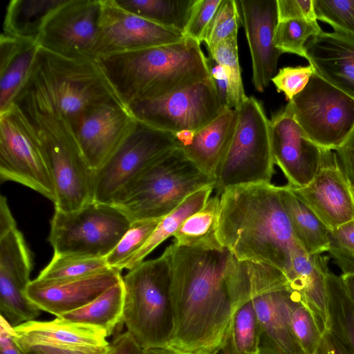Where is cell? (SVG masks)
I'll return each instance as SVG.
<instances>
[{"mask_svg": "<svg viewBox=\"0 0 354 354\" xmlns=\"http://www.w3.org/2000/svg\"><path fill=\"white\" fill-rule=\"evenodd\" d=\"M171 275L173 330L167 348L180 354H217L233 308L225 276L232 253L166 248Z\"/></svg>", "mask_w": 354, "mask_h": 354, "instance_id": "1", "label": "cell"}, {"mask_svg": "<svg viewBox=\"0 0 354 354\" xmlns=\"http://www.w3.org/2000/svg\"><path fill=\"white\" fill-rule=\"evenodd\" d=\"M218 238L239 261L265 263L286 275L297 241L278 186H233L220 195Z\"/></svg>", "mask_w": 354, "mask_h": 354, "instance_id": "2", "label": "cell"}, {"mask_svg": "<svg viewBox=\"0 0 354 354\" xmlns=\"http://www.w3.org/2000/svg\"><path fill=\"white\" fill-rule=\"evenodd\" d=\"M107 103L126 105L97 59L64 57L40 46L13 102L18 108L59 114L72 126L88 111Z\"/></svg>", "mask_w": 354, "mask_h": 354, "instance_id": "3", "label": "cell"}, {"mask_svg": "<svg viewBox=\"0 0 354 354\" xmlns=\"http://www.w3.org/2000/svg\"><path fill=\"white\" fill-rule=\"evenodd\" d=\"M97 59L127 106L167 95L211 77L201 44L187 37L177 43Z\"/></svg>", "mask_w": 354, "mask_h": 354, "instance_id": "4", "label": "cell"}, {"mask_svg": "<svg viewBox=\"0 0 354 354\" xmlns=\"http://www.w3.org/2000/svg\"><path fill=\"white\" fill-rule=\"evenodd\" d=\"M216 179L198 169L178 147L135 177L111 204L132 222L159 219Z\"/></svg>", "mask_w": 354, "mask_h": 354, "instance_id": "5", "label": "cell"}, {"mask_svg": "<svg viewBox=\"0 0 354 354\" xmlns=\"http://www.w3.org/2000/svg\"><path fill=\"white\" fill-rule=\"evenodd\" d=\"M122 322L143 349L167 348L173 330L170 267L167 253L143 261L122 277Z\"/></svg>", "mask_w": 354, "mask_h": 354, "instance_id": "6", "label": "cell"}, {"mask_svg": "<svg viewBox=\"0 0 354 354\" xmlns=\"http://www.w3.org/2000/svg\"><path fill=\"white\" fill-rule=\"evenodd\" d=\"M18 109L33 127L43 149L55 187V209L72 212L93 201L94 171L80 147L70 122L51 112Z\"/></svg>", "mask_w": 354, "mask_h": 354, "instance_id": "7", "label": "cell"}, {"mask_svg": "<svg viewBox=\"0 0 354 354\" xmlns=\"http://www.w3.org/2000/svg\"><path fill=\"white\" fill-rule=\"evenodd\" d=\"M236 110L235 131L215 176L217 195L233 186L271 183L274 173L270 120L261 103L250 96Z\"/></svg>", "mask_w": 354, "mask_h": 354, "instance_id": "8", "label": "cell"}, {"mask_svg": "<svg viewBox=\"0 0 354 354\" xmlns=\"http://www.w3.org/2000/svg\"><path fill=\"white\" fill-rule=\"evenodd\" d=\"M131 224L112 204L93 201L72 212L55 209L48 241L55 254L105 258Z\"/></svg>", "mask_w": 354, "mask_h": 354, "instance_id": "9", "label": "cell"}, {"mask_svg": "<svg viewBox=\"0 0 354 354\" xmlns=\"http://www.w3.org/2000/svg\"><path fill=\"white\" fill-rule=\"evenodd\" d=\"M286 106L306 136L325 149H337L354 129V99L315 73Z\"/></svg>", "mask_w": 354, "mask_h": 354, "instance_id": "10", "label": "cell"}, {"mask_svg": "<svg viewBox=\"0 0 354 354\" xmlns=\"http://www.w3.org/2000/svg\"><path fill=\"white\" fill-rule=\"evenodd\" d=\"M127 106L137 120L174 135L201 130L228 107L221 100L212 77Z\"/></svg>", "mask_w": 354, "mask_h": 354, "instance_id": "11", "label": "cell"}, {"mask_svg": "<svg viewBox=\"0 0 354 354\" xmlns=\"http://www.w3.org/2000/svg\"><path fill=\"white\" fill-rule=\"evenodd\" d=\"M178 147L174 134L137 120L115 151L94 171L93 201L111 204L135 177Z\"/></svg>", "mask_w": 354, "mask_h": 354, "instance_id": "12", "label": "cell"}, {"mask_svg": "<svg viewBox=\"0 0 354 354\" xmlns=\"http://www.w3.org/2000/svg\"><path fill=\"white\" fill-rule=\"evenodd\" d=\"M0 178L22 184L55 201L53 181L39 140L14 104L0 113Z\"/></svg>", "mask_w": 354, "mask_h": 354, "instance_id": "13", "label": "cell"}, {"mask_svg": "<svg viewBox=\"0 0 354 354\" xmlns=\"http://www.w3.org/2000/svg\"><path fill=\"white\" fill-rule=\"evenodd\" d=\"M102 0H64L46 19L40 47L71 58L94 57Z\"/></svg>", "mask_w": 354, "mask_h": 354, "instance_id": "14", "label": "cell"}, {"mask_svg": "<svg viewBox=\"0 0 354 354\" xmlns=\"http://www.w3.org/2000/svg\"><path fill=\"white\" fill-rule=\"evenodd\" d=\"M185 37L120 7L115 0H102L99 34L94 57L179 42Z\"/></svg>", "mask_w": 354, "mask_h": 354, "instance_id": "15", "label": "cell"}, {"mask_svg": "<svg viewBox=\"0 0 354 354\" xmlns=\"http://www.w3.org/2000/svg\"><path fill=\"white\" fill-rule=\"evenodd\" d=\"M32 259L17 228L0 236V312L12 327L35 320L41 310L26 296Z\"/></svg>", "mask_w": 354, "mask_h": 354, "instance_id": "16", "label": "cell"}, {"mask_svg": "<svg viewBox=\"0 0 354 354\" xmlns=\"http://www.w3.org/2000/svg\"><path fill=\"white\" fill-rule=\"evenodd\" d=\"M270 133L274 165L292 187L308 185L319 170L325 149L305 134L286 106L270 120Z\"/></svg>", "mask_w": 354, "mask_h": 354, "instance_id": "17", "label": "cell"}, {"mask_svg": "<svg viewBox=\"0 0 354 354\" xmlns=\"http://www.w3.org/2000/svg\"><path fill=\"white\" fill-rule=\"evenodd\" d=\"M136 122L127 106L107 103L88 111L72 126L80 147L94 171L108 160Z\"/></svg>", "mask_w": 354, "mask_h": 354, "instance_id": "18", "label": "cell"}, {"mask_svg": "<svg viewBox=\"0 0 354 354\" xmlns=\"http://www.w3.org/2000/svg\"><path fill=\"white\" fill-rule=\"evenodd\" d=\"M290 187L330 230L354 219L353 192L332 150L308 185Z\"/></svg>", "mask_w": 354, "mask_h": 354, "instance_id": "19", "label": "cell"}, {"mask_svg": "<svg viewBox=\"0 0 354 354\" xmlns=\"http://www.w3.org/2000/svg\"><path fill=\"white\" fill-rule=\"evenodd\" d=\"M240 19L248 43L252 64V83L263 92L275 75L282 54L274 45L278 22L277 0H239Z\"/></svg>", "mask_w": 354, "mask_h": 354, "instance_id": "20", "label": "cell"}, {"mask_svg": "<svg viewBox=\"0 0 354 354\" xmlns=\"http://www.w3.org/2000/svg\"><path fill=\"white\" fill-rule=\"evenodd\" d=\"M122 279L121 271L115 268L70 279L36 278L30 282L26 294L41 310L57 317L86 305Z\"/></svg>", "mask_w": 354, "mask_h": 354, "instance_id": "21", "label": "cell"}, {"mask_svg": "<svg viewBox=\"0 0 354 354\" xmlns=\"http://www.w3.org/2000/svg\"><path fill=\"white\" fill-rule=\"evenodd\" d=\"M305 52L315 74L354 99V35L322 31L307 41Z\"/></svg>", "mask_w": 354, "mask_h": 354, "instance_id": "22", "label": "cell"}, {"mask_svg": "<svg viewBox=\"0 0 354 354\" xmlns=\"http://www.w3.org/2000/svg\"><path fill=\"white\" fill-rule=\"evenodd\" d=\"M287 286L261 291L251 301L259 332V354H304L291 329Z\"/></svg>", "mask_w": 354, "mask_h": 354, "instance_id": "23", "label": "cell"}, {"mask_svg": "<svg viewBox=\"0 0 354 354\" xmlns=\"http://www.w3.org/2000/svg\"><path fill=\"white\" fill-rule=\"evenodd\" d=\"M13 330V339L17 346L95 348L110 344L102 330L62 317L24 322L14 327Z\"/></svg>", "mask_w": 354, "mask_h": 354, "instance_id": "24", "label": "cell"}, {"mask_svg": "<svg viewBox=\"0 0 354 354\" xmlns=\"http://www.w3.org/2000/svg\"><path fill=\"white\" fill-rule=\"evenodd\" d=\"M327 263L322 254H309L297 243L286 273L288 287L299 295L325 329L328 328Z\"/></svg>", "mask_w": 354, "mask_h": 354, "instance_id": "25", "label": "cell"}, {"mask_svg": "<svg viewBox=\"0 0 354 354\" xmlns=\"http://www.w3.org/2000/svg\"><path fill=\"white\" fill-rule=\"evenodd\" d=\"M237 118V110L227 107L179 146L185 156L204 174L215 178L233 137Z\"/></svg>", "mask_w": 354, "mask_h": 354, "instance_id": "26", "label": "cell"}, {"mask_svg": "<svg viewBox=\"0 0 354 354\" xmlns=\"http://www.w3.org/2000/svg\"><path fill=\"white\" fill-rule=\"evenodd\" d=\"M39 48L35 40L0 36V113L12 105L25 83Z\"/></svg>", "mask_w": 354, "mask_h": 354, "instance_id": "27", "label": "cell"}, {"mask_svg": "<svg viewBox=\"0 0 354 354\" xmlns=\"http://www.w3.org/2000/svg\"><path fill=\"white\" fill-rule=\"evenodd\" d=\"M283 205L298 243L309 254H322L329 247L330 229L288 185L278 186Z\"/></svg>", "mask_w": 354, "mask_h": 354, "instance_id": "28", "label": "cell"}, {"mask_svg": "<svg viewBox=\"0 0 354 354\" xmlns=\"http://www.w3.org/2000/svg\"><path fill=\"white\" fill-rule=\"evenodd\" d=\"M220 196L210 197L200 209L189 216L174 234L176 244L203 250H221L225 248L218 238Z\"/></svg>", "mask_w": 354, "mask_h": 354, "instance_id": "29", "label": "cell"}, {"mask_svg": "<svg viewBox=\"0 0 354 354\" xmlns=\"http://www.w3.org/2000/svg\"><path fill=\"white\" fill-rule=\"evenodd\" d=\"M124 301L122 279L86 305L57 317L99 328L109 337L122 322Z\"/></svg>", "mask_w": 354, "mask_h": 354, "instance_id": "30", "label": "cell"}, {"mask_svg": "<svg viewBox=\"0 0 354 354\" xmlns=\"http://www.w3.org/2000/svg\"><path fill=\"white\" fill-rule=\"evenodd\" d=\"M64 0H12L4 16L1 33L37 41L52 12Z\"/></svg>", "mask_w": 354, "mask_h": 354, "instance_id": "31", "label": "cell"}, {"mask_svg": "<svg viewBox=\"0 0 354 354\" xmlns=\"http://www.w3.org/2000/svg\"><path fill=\"white\" fill-rule=\"evenodd\" d=\"M214 189V186L210 185L195 192L174 211L162 218L147 242L129 262L125 269L130 270L137 266L163 241L173 236L184 221L204 206Z\"/></svg>", "mask_w": 354, "mask_h": 354, "instance_id": "32", "label": "cell"}, {"mask_svg": "<svg viewBox=\"0 0 354 354\" xmlns=\"http://www.w3.org/2000/svg\"><path fill=\"white\" fill-rule=\"evenodd\" d=\"M328 330L349 354H354V304L350 299L341 276H327Z\"/></svg>", "mask_w": 354, "mask_h": 354, "instance_id": "33", "label": "cell"}, {"mask_svg": "<svg viewBox=\"0 0 354 354\" xmlns=\"http://www.w3.org/2000/svg\"><path fill=\"white\" fill-rule=\"evenodd\" d=\"M122 8L159 25L184 30L196 0H115Z\"/></svg>", "mask_w": 354, "mask_h": 354, "instance_id": "34", "label": "cell"}, {"mask_svg": "<svg viewBox=\"0 0 354 354\" xmlns=\"http://www.w3.org/2000/svg\"><path fill=\"white\" fill-rule=\"evenodd\" d=\"M259 332L251 300L232 315L230 326L217 354H259Z\"/></svg>", "mask_w": 354, "mask_h": 354, "instance_id": "35", "label": "cell"}, {"mask_svg": "<svg viewBox=\"0 0 354 354\" xmlns=\"http://www.w3.org/2000/svg\"><path fill=\"white\" fill-rule=\"evenodd\" d=\"M287 304L291 329L297 343L304 354H313L326 329L297 292L290 290Z\"/></svg>", "mask_w": 354, "mask_h": 354, "instance_id": "36", "label": "cell"}, {"mask_svg": "<svg viewBox=\"0 0 354 354\" xmlns=\"http://www.w3.org/2000/svg\"><path fill=\"white\" fill-rule=\"evenodd\" d=\"M207 50L209 56L225 71L227 82V106L239 109L248 97L245 95L242 81L237 38L223 41Z\"/></svg>", "mask_w": 354, "mask_h": 354, "instance_id": "37", "label": "cell"}, {"mask_svg": "<svg viewBox=\"0 0 354 354\" xmlns=\"http://www.w3.org/2000/svg\"><path fill=\"white\" fill-rule=\"evenodd\" d=\"M105 258L76 255H53L37 277L44 280L81 278L110 269Z\"/></svg>", "mask_w": 354, "mask_h": 354, "instance_id": "38", "label": "cell"}, {"mask_svg": "<svg viewBox=\"0 0 354 354\" xmlns=\"http://www.w3.org/2000/svg\"><path fill=\"white\" fill-rule=\"evenodd\" d=\"M161 218L139 220L129 228L105 257L108 266L122 271L150 237Z\"/></svg>", "mask_w": 354, "mask_h": 354, "instance_id": "39", "label": "cell"}, {"mask_svg": "<svg viewBox=\"0 0 354 354\" xmlns=\"http://www.w3.org/2000/svg\"><path fill=\"white\" fill-rule=\"evenodd\" d=\"M322 31L317 20L294 19L278 21L274 45L282 53H294L305 58L308 39Z\"/></svg>", "mask_w": 354, "mask_h": 354, "instance_id": "40", "label": "cell"}, {"mask_svg": "<svg viewBox=\"0 0 354 354\" xmlns=\"http://www.w3.org/2000/svg\"><path fill=\"white\" fill-rule=\"evenodd\" d=\"M240 20L236 1L222 0L204 37L207 49L223 41L237 38Z\"/></svg>", "mask_w": 354, "mask_h": 354, "instance_id": "41", "label": "cell"}, {"mask_svg": "<svg viewBox=\"0 0 354 354\" xmlns=\"http://www.w3.org/2000/svg\"><path fill=\"white\" fill-rule=\"evenodd\" d=\"M313 6L317 20L354 35V0H313Z\"/></svg>", "mask_w": 354, "mask_h": 354, "instance_id": "42", "label": "cell"}, {"mask_svg": "<svg viewBox=\"0 0 354 354\" xmlns=\"http://www.w3.org/2000/svg\"><path fill=\"white\" fill-rule=\"evenodd\" d=\"M327 252L342 274H354V219L330 230Z\"/></svg>", "mask_w": 354, "mask_h": 354, "instance_id": "43", "label": "cell"}, {"mask_svg": "<svg viewBox=\"0 0 354 354\" xmlns=\"http://www.w3.org/2000/svg\"><path fill=\"white\" fill-rule=\"evenodd\" d=\"M315 73L311 65L287 66L279 69L272 78L278 92L284 93L288 101L301 93Z\"/></svg>", "mask_w": 354, "mask_h": 354, "instance_id": "44", "label": "cell"}, {"mask_svg": "<svg viewBox=\"0 0 354 354\" xmlns=\"http://www.w3.org/2000/svg\"><path fill=\"white\" fill-rule=\"evenodd\" d=\"M222 0H196L184 30L185 37L198 43L204 37Z\"/></svg>", "mask_w": 354, "mask_h": 354, "instance_id": "45", "label": "cell"}, {"mask_svg": "<svg viewBox=\"0 0 354 354\" xmlns=\"http://www.w3.org/2000/svg\"><path fill=\"white\" fill-rule=\"evenodd\" d=\"M278 21L288 19L316 21L313 0H277Z\"/></svg>", "mask_w": 354, "mask_h": 354, "instance_id": "46", "label": "cell"}, {"mask_svg": "<svg viewBox=\"0 0 354 354\" xmlns=\"http://www.w3.org/2000/svg\"><path fill=\"white\" fill-rule=\"evenodd\" d=\"M17 347L21 354H109L110 350V344L106 346L95 348L62 347L43 345L17 346Z\"/></svg>", "mask_w": 354, "mask_h": 354, "instance_id": "47", "label": "cell"}, {"mask_svg": "<svg viewBox=\"0 0 354 354\" xmlns=\"http://www.w3.org/2000/svg\"><path fill=\"white\" fill-rule=\"evenodd\" d=\"M337 163L354 191V129L345 141L335 150Z\"/></svg>", "mask_w": 354, "mask_h": 354, "instance_id": "48", "label": "cell"}, {"mask_svg": "<svg viewBox=\"0 0 354 354\" xmlns=\"http://www.w3.org/2000/svg\"><path fill=\"white\" fill-rule=\"evenodd\" d=\"M142 351L133 337L126 331L110 343L109 354H142Z\"/></svg>", "mask_w": 354, "mask_h": 354, "instance_id": "49", "label": "cell"}, {"mask_svg": "<svg viewBox=\"0 0 354 354\" xmlns=\"http://www.w3.org/2000/svg\"><path fill=\"white\" fill-rule=\"evenodd\" d=\"M207 63L210 75L214 82L218 95L223 102L227 106V82L225 71L210 56L207 57Z\"/></svg>", "mask_w": 354, "mask_h": 354, "instance_id": "50", "label": "cell"}, {"mask_svg": "<svg viewBox=\"0 0 354 354\" xmlns=\"http://www.w3.org/2000/svg\"><path fill=\"white\" fill-rule=\"evenodd\" d=\"M13 328L1 316L0 354H21L14 339Z\"/></svg>", "mask_w": 354, "mask_h": 354, "instance_id": "51", "label": "cell"}, {"mask_svg": "<svg viewBox=\"0 0 354 354\" xmlns=\"http://www.w3.org/2000/svg\"><path fill=\"white\" fill-rule=\"evenodd\" d=\"M313 354H349L339 340L326 329L317 349Z\"/></svg>", "mask_w": 354, "mask_h": 354, "instance_id": "52", "label": "cell"}, {"mask_svg": "<svg viewBox=\"0 0 354 354\" xmlns=\"http://www.w3.org/2000/svg\"><path fill=\"white\" fill-rule=\"evenodd\" d=\"M17 227L16 222L11 214L3 196L0 199V236H2L12 229Z\"/></svg>", "mask_w": 354, "mask_h": 354, "instance_id": "53", "label": "cell"}, {"mask_svg": "<svg viewBox=\"0 0 354 354\" xmlns=\"http://www.w3.org/2000/svg\"><path fill=\"white\" fill-rule=\"evenodd\" d=\"M340 276L345 290L350 299L354 304V274H342Z\"/></svg>", "mask_w": 354, "mask_h": 354, "instance_id": "54", "label": "cell"}, {"mask_svg": "<svg viewBox=\"0 0 354 354\" xmlns=\"http://www.w3.org/2000/svg\"><path fill=\"white\" fill-rule=\"evenodd\" d=\"M142 354H180L168 348H155L142 351Z\"/></svg>", "mask_w": 354, "mask_h": 354, "instance_id": "55", "label": "cell"}, {"mask_svg": "<svg viewBox=\"0 0 354 354\" xmlns=\"http://www.w3.org/2000/svg\"><path fill=\"white\" fill-rule=\"evenodd\" d=\"M353 194H354V191H353Z\"/></svg>", "mask_w": 354, "mask_h": 354, "instance_id": "56", "label": "cell"}]
</instances>
